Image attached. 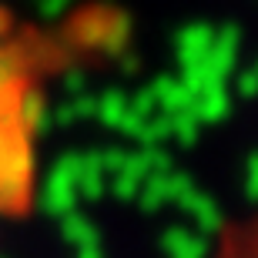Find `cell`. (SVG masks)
<instances>
[{
	"label": "cell",
	"instance_id": "obj_1",
	"mask_svg": "<svg viewBox=\"0 0 258 258\" xmlns=\"http://www.w3.org/2000/svg\"><path fill=\"white\" fill-rule=\"evenodd\" d=\"M40 64L20 40H0V215L20 218L37 201Z\"/></svg>",
	"mask_w": 258,
	"mask_h": 258
}]
</instances>
